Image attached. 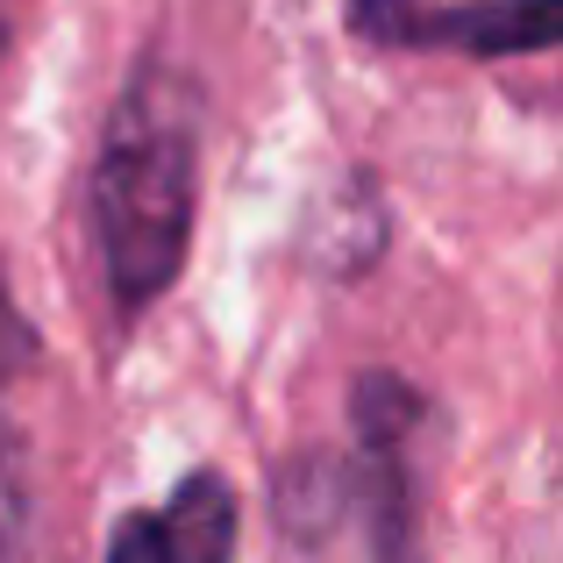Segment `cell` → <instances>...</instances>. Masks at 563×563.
Masks as SVG:
<instances>
[{
	"label": "cell",
	"instance_id": "1",
	"mask_svg": "<svg viewBox=\"0 0 563 563\" xmlns=\"http://www.w3.org/2000/svg\"><path fill=\"white\" fill-rule=\"evenodd\" d=\"M192 179H200V100L172 65H151L114 100L93 165V235L122 314H143L179 278L200 192Z\"/></svg>",
	"mask_w": 563,
	"mask_h": 563
},
{
	"label": "cell",
	"instance_id": "2",
	"mask_svg": "<svg viewBox=\"0 0 563 563\" xmlns=\"http://www.w3.org/2000/svg\"><path fill=\"white\" fill-rule=\"evenodd\" d=\"M350 29L385 51H478V57H550L563 36V0H350Z\"/></svg>",
	"mask_w": 563,
	"mask_h": 563
},
{
	"label": "cell",
	"instance_id": "3",
	"mask_svg": "<svg viewBox=\"0 0 563 563\" xmlns=\"http://www.w3.org/2000/svg\"><path fill=\"white\" fill-rule=\"evenodd\" d=\"M421 428V399L399 378L372 372L357 385V435H364V499H372V542L378 563H407L413 556V471H407V442Z\"/></svg>",
	"mask_w": 563,
	"mask_h": 563
},
{
	"label": "cell",
	"instance_id": "4",
	"mask_svg": "<svg viewBox=\"0 0 563 563\" xmlns=\"http://www.w3.org/2000/svg\"><path fill=\"white\" fill-rule=\"evenodd\" d=\"M235 556V493L221 471H192L151 514H129L108 542V563H229Z\"/></svg>",
	"mask_w": 563,
	"mask_h": 563
},
{
	"label": "cell",
	"instance_id": "5",
	"mask_svg": "<svg viewBox=\"0 0 563 563\" xmlns=\"http://www.w3.org/2000/svg\"><path fill=\"white\" fill-rule=\"evenodd\" d=\"M22 536H29V478H22V442L14 428L0 421V563L22 556Z\"/></svg>",
	"mask_w": 563,
	"mask_h": 563
},
{
	"label": "cell",
	"instance_id": "6",
	"mask_svg": "<svg viewBox=\"0 0 563 563\" xmlns=\"http://www.w3.org/2000/svg\"><path fill=\"white\" fill-rule=\"evenodd\" d=\"M29 364H36V329L22 321V307H14V292H8V272H0V393H8Z\"/></svg>",
	"mask_w": 563,
	"mask_h": 563
}]
</instances>
